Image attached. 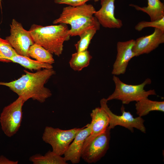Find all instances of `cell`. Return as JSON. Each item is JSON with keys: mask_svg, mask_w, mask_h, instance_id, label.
<instances>
[{"mask_svg": "<svg viewBox=\"0 0 164 164\" xmlns=\"http://www.w3.org/2000/svg\"><path fill=\"white\" fill-rule=\"evenodd\" d=\"M110 130L108 127L103 133L90 142L84 148L81 158L88 163H95L106 153L109 148Z\"/></svg>", "mask_w": 164, "mask_h": 164, "instance_id": "cell-8", "label": "cell"}, {"mask_svg": "<svg viewBox=\"0 0 164 164\" xmlns=\"http://www.w3.org/2000/svg\"><path fill=\"white\" fill-rule=\"evenodd\" d=\"M91 133L89 124L86 125V128H83L79 131L63 155L66 161H70L73 164L79 162L84 142Z\"/></svg>", "mask_w": 164, "mask_h": 164, "instance_id": "cell-14", "label": "cell"}, {"mask_svg": "<svg viewBox=\"0 0 164 164\" xmlns=\"http://www.w3.org/2000/svg\"><path fill=\"white\" fill-rule=\"evenodd\" d=\"M9 61L19 64L25 68L31 70L53 68L52 64L41 63L36 60H32L29 57L19 55L9 59Z\"/></svg>", "mask_w": 164, "mask_h": 164, "instance_id": "cell-17", "label": "cell"}, {"mask_svg": "<svg viewBox=\"0 0 164 164\" xmlns=\"http://www.w3.org/2000/svg\"><path fill=\"white\" fill-rule=\"evenodd\" d=\"M147 6L141 7L133 4L129 5L138 11L145 12L149 16L151 21L161 19L164 17V4L160 0H147Z\"/></svg>", "mask_w": 164, "mask_h": 164, "instance_id": "cell-15", "label": "cell"}, {"mask_svg": "<svg viewBox=\"0 0 164 164\" xmlns=\"http://www.w3.org/2000/svg\"><path fill=\"white\" fill-rule=\"evenodd\" d=\"M136 102V113L138 116L146 115L153 111L164 112V101H153L147 98Z\"/></svg>", "mask_w": 164, "mask_h": 164, "instance_id": "cell-16", "label": "cell"}, {"mask_svg": "<svg viewBox=\"0 0 164 164\" xmlns=\"http://www.w3.org/2000/svg\"><path fill=\"white\" fill-rule=\"evenodd\" d=\"M92 58V56L87 50L77 52L72 54L69 63L73 70L80 71L89 65Z\"/></svg>", "mask_w": 164, "mask_h": 164, "instance_id": "cell-18", "label": "cell"}, {"mask_svg": "<svg viewBox=\"0 0 164 164\" xmlns=\"http://www.w3.org/2000/svg\"><path fill=\"white\" fill-rule=\"evenodd\" d=\"M18 161L11 160L3 155L0 156V164H17Z\"/></svg>", "mask_w": 164, "mask_h": 164, "instance_id": "cell-25", "label": "cell"}, {"mask_svg": "<svg viewBox=\"0 0 164 164\" xmlns=\"http://www.w3.org/2000/svg\"><path fill=\"white\" fill-rule=\"evenodd\" d=\"M108 101L105 98L100 101L101 107L107 113L109 118L108 128L113 129L118 125L121 126L129 130L131 132L134 131V128L139 130L143 133H146V128L144 125V120L141 117L134 118L129 111H126L124 106L121 108L122 114L118 115L113 113L108 107Z\"/></svg>", "mask_w": 164, "mask_h": 164, "instance_id": "cell-7", "label": "cell"}, {"mask_svg": "<svg viewBox=\"0 0 164 164\" xmlns=\"http://www.w3.org/2000/svg\"><path fill=\"white\" fill-rule=\"evenodd\" d=\"M29 57L41 63L52 64L55 60L53 54L41 46L35 43L30 46L28 52Z\"/></svg>", "mask_w": 164, "mask_h": 164, "instance_id": "cell-20", "label": "cell"}, {"mask_svg": "<svg viewBox=\"0 0 164 164\" xmlns=\"http://www.w3.org/2000/svg\"><path fill=\"white\" fill-rule=\"evenodd\" d=\"M10 32V35L5 39L19 55L29 57L28 50L34 43L29 31L25 29L21 23L13 19Z\"/></svg>", "mask_w": 164, "mask_h": 164, "instance_id": "cell-9", "label": "cell"}, {"mask_svg": "<svg viewBox=\"0 0 164 164\" xmlns=\"http://www.w3.org/2000/svg\"><path fill=\"white\" fill-rule=\"evenodd\" d=\"M1 1H2V0H0V5L1 6Z\"/></svg>", "mask_w": 164, "mask_h": 164, "instance_id": "cell-26", "label": "cell"}, {"mask_svg": "<svg viewBox=\"0 0 164 164\" xmlns=\"http://www.w3.org/2000/svg\"><path fill=\"white\" fill-rule=\"evenodd\" d=\"M164 43V31L155 28L151 34L138 38L135 40L132 50L136 56L148 54Z\"/></svg>", "mask_w": 164, "mask_h": 164, "instance_id": "cell-11", "label": "cell"}, {"mask_svg": "<svg viewBox=\"0 0 164 164\" xmlns=\"http://www.w3.org/2000/svg\"><path fill=\"white\" fill-rule=\"evenodd\" d=\"M17 55L8 42L0 37V60L9 61V59Z\"/></svg>", "mask_w": 164, "mask_h": 164, "instance_id": "cell-22", "label": "cell"}, {"mask_svg": "<svg viewBox=\"0 0 164 164\" xmlns=\"http://www.w3.org/2000/svg\"><path fill=\"white\" fill-rule=\"evenodd\" d=\"M90 115L91 121L89 125L91 133L84 141L82 149L94 138L104 132L109 124L108 115L101 107L93 109Z\"/></svg>", "mask_w": 164, "mask_h": 164, "instance_id": "cell-13", "label": "cell"}, {"mask_svg": "<svg viewBox=\"0 0 164 164\" xmlns=\"http://www.w3.org/2000/svg\"><path fill=\"white\" fill-rule=\"evenodd\" d=\"M90 0H94L97 2L100 0H55L54 2L57 4H65L75 7L83 5Z\"/></svg>", "mask_w": 164, "mask_h": 164, "instance_id": "cell-24", "label": "cell"}, {"mask_svg": "<svg viewBox=\"0 0 164 164\" xmlns=\"http://www.w3.org/2000/svg\"><path fill=\"white\" fill-rule=\"evenodd\" d=\"M25 73L17 79L7 82H0V85L7 86L25 102L30 98L43 103L51 97L50 89L45 84L56 72L53 69H44L35 73L24 70Z\"/></svg>", "mask_w": 164, "mask_h": 164, "instance_id": "cell-1", "label": "cell"}, {"mask_svg": "<svg viewBox=\"0 0 164 164\" xmlns=\"http://www.w3.org/2000/svg\"><path fill=\"white\" fill-rule=\"evenodd\" d=\"M113 80L115 85V89L113 93L106 99L108 101L117 100L121 101L123 104H128L131 102H137L148 98L150 95H156L154 89L148 91L144 89L146 85L151 83V80L149 78L146 79L142 83L135 85L125 84L114 75Z\"/></svg>", "mask_w": 164, "mask_h": 164, "instance_id": "cell-4", "label": "cell"}, {"mask_svg": "<svg viewBox=\"0 0 164 164\" xmlns=\"http://www.w3.org/2000/svg\"><path fill=\"white\" fill-rule=\"evenodd\" d=\"M29 160L33 164H67L64 157L50 150L44 155L40 154L32 155L29 158Z\"/></svg>", "mask_w": 164, "mask_h": 164, "instance_id": "cell-19", "label": "cell"}, {"mask_svg": "<svg viewBox=\"0 0 164 164\" xmlns=\"http://www.w3.org/2000/svg\"><path fill=\"white\" fill-rule=\"evenodd\" d=\"M69 30L67 24L60 23L45 26L34 24L29 31L34 43L59 56L63 52L64 42L70 39Z\"/></svg>", "mask_w": 164, "mask_h": 164, "instance_id": "cell-3", "label": "cell"}, {"mask_svg": "<svg viewBox=\"0 0 164 164\" xmlns=\"http://www.w3.org/2000/svg\"><path fill=\"white\" fill-rule=\"evenodd\" d=\"M115 0H100L101 7L96 11L94 16L100 24L109 28H120L123 26L122 21L116 18L114 15Z\"/></svg>", "mask_w": 164, "mask_h": 164, "instance_id": "cell-12", "label": "cell"}, {"mask_svg": "<svg viewBox=\"0 0 164 164\" xmlns=\"http://www.w3.org/2000/svg\"><path fill=\"white\" fill-rule=\"evenodd\" d=\"M148 27L157 28L164 31V17L160 19L153 21H141L135 26V29L140 31L144 28Z\"/></svg>", "mask_w": 164, "mask_h": 164, "instance_id": "cell-23", "label": "cell"}, {"mask_svg": "<svg viewBox=\"0 0 164 164\" xmlns=\"http://www.w3.org/2000/svg\"><path fill=\"white\" fill-rule=\"evenodd\" d=\"M99 30L95 27L89 28L81 33L79 36L80 40L74 45L77 52H81L87 50L91 41Z\"/></svg>", "mask_w": 164, "mask_h": 164, "instance_id": "cell-21", "label": "cell"}, {"mask_svg": "<svg viewBox=\"0 0 164 164\" xmlns=\"http://www.w3.org/2000/svg\"><path fill=\"white\" fill-rule=\"evenodd\" d=\"M24 103L22 98L19 97L3 109L0 114V123L1 129L6 136L12 137L19 131L22 121V108Z\"/></svg>", "mask_w": 164, "mask_h": 164, "instance_id": "cell-6", "label": "cell"}, {"mask_svg": "<svg viewBox=\"0 0 164 164\" xmlns=\"http://www.w3.org/2000/svg\"><path fill=\"white\" fill-rule=\"evenodd\" d=\"M82 128H75L63 130L46 126L43 134L42 138L45 143L52 147V151L57 154L63 155L70 143Z\"/></svg>", "mask_w": 164, "mask_h": 164, "instance_id": "cell-5", "label": "cell"}, {"mask_svg": "<svg viewBox=\"0 0 164 164\" xmlns=\"http://www.w3.org/2000/svg\"><path fill=\"white\" fill-rule=\"evenodd\" d=\"M135 40L131 39L124 42H118L117 44V54L114 63L111 73L117 76L124 74L129 62L136 56L132 50Z\"/></svg>", "mask_w": 164, "mask_h": 164, "instance_id": "cell-10", "label": "cell"}, {"mask_svg": "<svg viewBox=\"0 0 164 164\" xmlns=\"http://www.w3.org/2000/svg\"><path fill=\"white\" fill-rule=\"evenodd\" d=\"M96 11L91 4L85 3L75 7L68 5L63 8L59 17L54 20L53 23L69 24L71 26L68 31L70 36H79L89 28L100 29V24L94 16Z\"/></svg>", "mask_w": 164, "mask_h": 164, "instance_id": "cell-2", "label": "cell"}]
</instances>
